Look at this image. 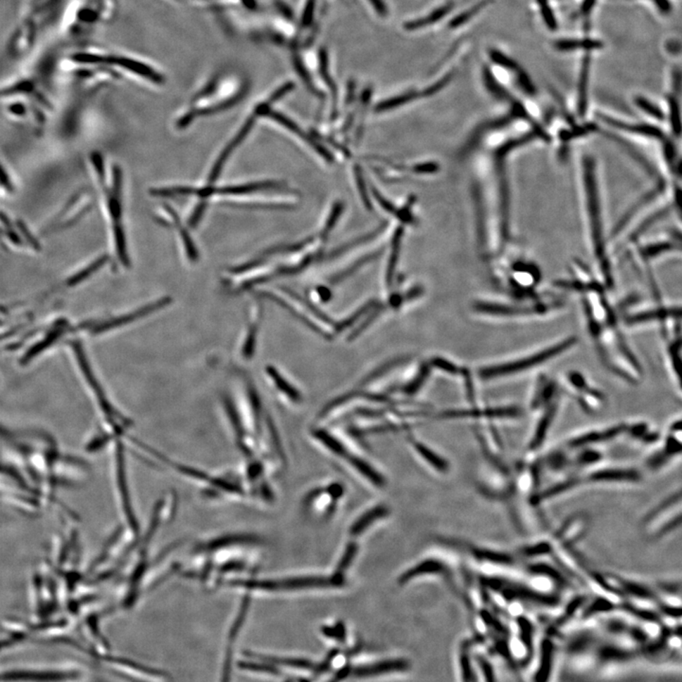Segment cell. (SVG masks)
Listing matches in <instances>:
<instances>
[{
	"instance_id": "9c48e42d",
	"label": "cell",
	"mask_w": 682,
	"mask_h": 682,
	"mask_svg": "<svg viewBox=\"0 0 682 682\" xmlns=\"http://www.w3.org/2000/svg\"><path fill=\"white\" fill-rule=\"evenodd\" d=\"M265 374H267L270 385L281 396L286 397V398L290 400L294 404H298V403H301V400H303L300 391L275 367L267 366V368L265 369Z\"/></svg>"
},
{
	"instance_id": "3957f363",
	"label": "cell",
	"mask_w": 682,
	"mask_h": 682,
	"mask_svg": "<svg viewBox=\"0 0 682 682\" xmlns=\"http://www.w3.org/2000/svg\"><path fill=\"white\" fill-rule=\"evenodd\" d=\"M577 342L576 336H567L541 350L526 353L522 357L503 361L495 365L484 367L479 371V377L484 380H495L498 378L511 377L524 374L530 370L538 368L543 364L562 355L563 353L574 348Z\"/></svg>"
},
{
	"instance_id": "8fae6325",
	"label": "cell",
	"mask_w": 682,
	"mask_h": 682,
	"mask_svg": "<svg viewBox=\"0 0 682 682\" xmlns=\"http://www.w3.org/2000/svg\"><path fill=\"white\" fill-rule=\"evenodd\" d=\"M408 668H409V664L406 661L396 659V661L380 662L375 664L369 665V667L357 668V669L349 671V674L363 678V676H377L385 673L404 671L407 670Z\"/></svg>"
},
{
	"instance_id": "2e32d148",
	"label": "cell",
	"mask_w": 682,
	"mask_h": 682,
	"mask_svg": "<svg viewBox=\"0 0 682 682\" xmlns=\"http://www.w3.org/2000/svg\"><path fill=\"white\" fill-rule=\"evenodd\" d=\"M443 569H445V567L439 561H424V562L418 564L417 566L413 567V568L405 572L401 578H400V583H406L408 581L412 580L413 578L422 574H437V572H443Z\"/></svg>"
},
{
	"instance_id": "4fadbf2b",
	"label": "cell",
	"mask_w": 682,
	"mask_h": 682,
	"mask_svg": "<svg viewBox=\"0 0 682 682\" xmlns=\"http://www.w3.org/2000/svg\"><path fill=\"white\" fill-rule=\"evenodd\" d=\"M456 6V1L452 0V1L448 2V4H446L443 5V6L438 8V9L434 11V12H432L431 15H427V18H419L416 19V20L407 22L404 26L405 29L408 30V31H415V30L424 28V27L429 26V25L434 24L435 22L439 21L441 19L445 18V16L448 15V13H450L451 11L453 10Z\"/></svg>"
},
{
	"instance_id": "5bb4252c",
	"label": "cell",
	"mask_w": 682,
	"mask_h": 682,
	"mask_svg": "<svg viewBox=\"0 0 682 682\" xmlns=\"http://www.w3.org/2000/svg\"><path fill=\"white\" fill-rule=\"evenodd\" d=\"M389 514V510L385 506H377L372 510H369L367 513L361 516L360 519L357 520L352 527L350 529L351 535L358 536L362 533L370 525L372 524L377 520L383 519Z\"/></svg>"
},
{
	"instance_id": "4316f807",
	"label": "cell",
	"mask_w": 682,
	"mask_h": 682,
	"mask_svg": "<svg viewBox=\"0 0 682 682\" xmlns=\"http://www.w3.org/2000/svg\"><path fill=\"white\" fill-rule=\"evenodd\" d=\"M358 552V545L355 543H351L348 545L346 550L342 555L341 562H339L338 566V572L336 574L342 575L343 572L349 568L351 564H352L353 558H355V555ZM343 576V575H342Z\"/></svg>"
},
{
	"instance_id": "6da1fadb",
	"label": "cell",
	"mask_w": 682,
	"mask_h": 682,
	"mask_svg": "<svg viewBox=\"0 0 682 682\" xmlns=\"http://www.w3.org/2000/svg\"><path fill=\"white\" fill-rule=\"evenodd\" d=\"M286 185L275 180H263L237 184L199 186L172 185L151 189L152 196L168 198H194L196 205L189 216L188 224L191 227L198 226L210 202L235 205L242 207L289 208V205L273 199L272 191H284Z\"/></svg>"
},
{
	"instance_id": "ac0fdd59",
	"label": "cell",
	"mask_w": 682,
	"mask_h": 682,
	"mask_svg": "<svg viewBox=\"0 0 682 682\" xmlns=\"http://www.w3.org/2000/svg\"><path fill=\"white\" fill-rule=\"evenodd\" d=\"M412 446L415 448V450L420 454L422 458L426 460L427 464L434 467L435 469L439 471V472L445 473L448 471V464L441 457L438 456L436 453L431 450L427 446L422 445L420 443L415 442V441H412Z\"/></svg>"
},
{
	"instance_id": "f1b7e54d",
	"label": "cell",
	"mask_w": 682,
	"mask_h": 682,
	"mask_svg": "<svg viewBox=\"0 0 682 682\" xmlns=\"http://www.w3.org/2000/svg\"><path fill=\"white\" fill-rule=\"evenodd\" d=\"M452 77H453V73L446 74L445 77H443L442 79H441V80L436 82V83H435L434 84H432V86L429 87H427V89H424V91L422 92L421 96H424V97H429V96L436 94L437 92H439L440 90L445 89V87L448 86L449 83H450V81L452 80Z\"/></svg>"
},
{
	"instance_id": "ba28073f",
	"label": "cell",
	"mask_w": 682,
	"mask_h": 682,
	"mask_svg": "<svg viewBox=\"0 0 682 682\" xmlns=\"http://www.w3.org/2000/svg\"><path fill=\"white\" fill-rule=\"evenodd\" d=\"M661 448L653 456L650 457L649 464L651 465L659 467V465L664 464V462L669 461L670 459L678 456L681 453V419L671 424L669 431H668L667 436L664 440V443H662Z\"/></svg>"
},
{
	"instance_id": "30bf717a",
	"label": "cell",
	"mask_w": 682,
	"mask_h": 682,
	"mask_svg": "<svg viewBox=\"0 0 682 682\" xmlns=\"http://www.w3.org/2000/svg\"><path fill=\"white\" fill-rule=\"evenodd\" d=\"M254 319L249 322L248 330L246 331V336H244L242 345H241L240 353L244 360L248 361L254 358L256 352L257 341H258L259 327H260V309L254 308Z\"/></svg>"
},
{
	"instance_id": "d6a6232c",
	"label": "cell",
	"mask_w": 682,
	"mask_h": 682,
	"mask_svg": "<svg viewBox=\"0 0 682 682\" xmlns=\"http://www.w3.org/2000/svg\"><path fill=\"white\" fill-rule=\"evenodd\" d=\"M369 1L371 2L374 10L378 13V15L381 16L388 15V8L386 6L384 2H383V0H369Z\"/></svg>"
},
{
	"instance_id": "f546056e",
	"label": "cell",
	"mask_w": 682,
	"mask_h": 682,
	"mask_svg": "<svg viewBox=\"0 0 682 682\" xmlns=\"http://www.w3.org/2000/svg\"><path fill=\"white\" fill-rule=\"evenodd\" d=\"M517 84H519V87L524 90V92L527 93L529 95L535 94V87H533L532 80L529 78L528 74H526L524 71L522 70V68L517 71Z\"/></svg>"
},
{
	"instance_id": "ffe728a7",
	"label": "cell",
	"mask_w": 682,
	"mask_h": 682,
	"mask_svg": "<svg viewBox=\"0 0 682 682\" xmlns=\"http://www.w3.org/2000/svg\"><path fill=\"white\" fill-rule=\"evenodd\" d=\"M484 84L488 89V91L494 95L495 98L500 99V100H510L512 96L509 94L507 90L504 89L503 86H500L495 78L494 74L490 70L488 67L484 68Z\"/></svg>"
},
{
	"instance_id": "d4e9b609",
	"label": "cell",
	"mask_w": 682,
	"mask_h": 682,
	"mask_svg": "<svg viewBox=\"0 0 682 682\" xmlns=\"http://www.w3.org/2000/svg\"><path fill=\"white\" fill-rule=\"evenodd\" d=\"M635 102H636L638 108H639L640 110L645 112V113L649 115V116L654 118V119L656 120L664 119V112L661 110V108H659L658 106L654 105V103H651L650 101H648V99L643 97H637Z\"/></svg>"
},
{
	"instance_id": "7c38bea8",
	"label": "cell",
	"mask_w": 682,
	"mask_h": 682,
	"mask_svg": "<svg viewBox=\"0 0 682 682\" xmlns=\"http://www.w3.org/2000/svg\"><path fill=\"white\" fill-rule=\"evenodd\" d=\"M591 57L587 54L581 65L579 84H578V111L581 116L586 114L588 108V90L590 82Z\"/></svg>"
},
{
	"instance_id": "52a82bcc",
	"label": "cell",
	"mask_w": 682,
	"mask_h": 682,
	"mask_svg": "<svg viewBox=\"0 0 682 682\" xmlns=\"http://www.w3.org/2000/svg\"><path fill=\"white\" fill-rule=\"evenodd\" d=\"M80 675L70 669H22L7 671L0 676L2 681H67Z\"/></svg>"
},
{
	"instance_id": "8992f818",
	"label": "cell",
	"mask_w": 682,
	"mask_h": 682,
	"mask_svg": "<svg viewBox=\"0 0 682 682\" xmlns=\"http://www.w3.org/2000/svg\"><path fill=\"white\" fill-rule=\"evenodd\" d=\"M629 424H618L615 426L604 427V429H596L585 432V434L577 435L565 443L564 448L566 450L572 449H582L587 448H595L602 443L610 442L617 439V438L626 435Z\"/></svg>"
},
{
	"instance_id": "7402d4cb",
	"label": "cell",
	"mask_w": 682,
	"mask_h": 682,
	"mask_svg": "<svg viewBox=\"0 0 682 682\" xmlns=\"http://www.w3.org/2000/svg\"><path fill=\"white\" fill-rule=\"evenodd\" d=\"M493 0H481V1H479V4H476V5H474L473 7H471L470 9L465 11V12L462 13L461 15H459L458 16H456V18L452 19L450 23L448 25L449 29L458 28V27L462 26V25L467 23L468 20H470L471 18H474V15H476V13H479L481 10H484V8L488 6V5L491 4Z\"/></svg>"
},
{
	"instance_id": "d6986e66",
	"label": "cell",
	"mask_w": 682,
	"mask_h": 682,
	"mask_svg": "<svg viewBox=\"0 0 682 682\" xmlns=\"http://www.w3.org/2000/svg\"><path fill=\"white\" fill-rule=\"evenodd\" d=\"M320 75H322L323 81L325 82L326 84H327L328 87H329L331 92H332L334 100L333 116L334 115L336 116V113H338V111H336V103H338V90H336L335 82L333 81V79L331 78L330 76L329 68H328V54L327 51H326L324 49H320Z\"/></svg>"
},
{
	"instance_id": "44dd1931",
	"label": "cell",
	"mask_w": 682,
	"mask_h": 682,
	"mask_svg": "<svg viewBox=\"0 0 682 682\" xmlns=\"http://www.w3.org/2000/svg\"><path fill=\"white\" fill-rule=\"evenodd\" d=\"M420 96L421 93L416 91L407 92L405 94L396 96V97L389 99V100L383 101V102L378 103L377 108H375V111L384 112L391 110V109L396 108L400 106L405 105V103L412 102V101L416 100Z\"/></svg>"
},
{
	"instance_id": "836d02e7",
	"label": "cell",
	"mask_w": 682,
	"mask_h": 682,
	"mask_svg": "<svg viewBox=\"0 0 682 682\" xmlns=\"http://www.w3.org/2000/svg\"><path fill=\"white\" fill-rule=\"evenodd\" d=\"M653 1L655 5L658 7V9L662 13H669L671 11V4L668 0H651Z\"/></svg>"
},
{
	"instance_id": "1f68e13d",
	"label": "cell",
	"mask_w": 682,
	"mask_h": 682,
	"mask_svg": "<svg viewBox=\"0 0 682 682\" xmlns=\"http://www.w3.org/2000/svg\"><path fill=\"white\" fill-rule=\"evenodd\" d=\"M432 364H434V366L438 367V368L445 370V371L452 372V374H457V372H459V369L457 368L456 366L453 365V364L448 362V361L435 360Z\"/></svg>"
},
{
	"instance_id": "7a4b0ae2",
	"label": "cell",
	"mask_w": 682,
	"mask_h": 682,
	"mask_svg": "<svg viewBox=\"0 0 682 682\" xmlns=\"http://www.w3.org/2000/svg\"><path fill=\"white\" fill-rule=\"evenodd\" d=\"M93 160L95 161L99 179L102 185L106 217L108 219L109 229H110L116 259L122 267L127 268L130 265V258L128 256L125 232L123 229L122 174L119 167L113 166L110 182H106L102 158L99 156Z\"/></svg>"
},
{
	"instance_id": "4dcf8cb0",
	"label": "cell",
	"mask_w": 682,
	"mask_h": 682,
	"mask_svg": "<svg viewBox=\"0 0 682 682\" xmlns=\"http://www.w3.org/2000/svg\"><path fill=\"white\" fill-rule=\"evenodd\" d=\"M314 10L315 0H309L308 4H306L305 13H303V24L305 25V26H308V25L310 24L312 18H313Z\"/></svg>"
},
{
	"instance_id": "e0dca14e",
	"label": "cell",
	"mask_w": 682,
	"mask_h": 682,
	"mask_svg": "<svg viewBox=\"0 0 682 682\" xmlns=\"http://www.w3.org/2000/svg\"><path fill=\"white\" fill-rule=\"evenodd\" d=\"M348 460H349L350 464L353 465L361 474L365 476L367 479H369L371 483L374 484L375 486L382 487L385 484V479L383 478L379 473L371 467V465L367 464L365 461L357 457L347 456Z\"/></svg>"
},
{
	"instance_id": "5b68a950",
	"label": "cell",
	"mask_w": 682,
	"mask_h": 682,
	"mask_svg": "<svg viewBox=\"0 0 682 682\" xmlns=\"http://www.w3.org/2000/svg\"><path fill=\"white\" fill-rule=\"evenodd\" d=\"M564 390L569 393L585 412H599L605 405L604 394L598 389L594 388L580 372H569L566 374Z\"/></svg>"
},
{
	"instance_id": "9a60e30c",
	"label": "cell",
	"mask_w": 682,
	"mask_h": 682,
	"mask_svg": "<svg viewBox=\"0 0 682 682\" xmlns=\"http://www.w3.org/2000/svg\"><path fill=\"white\" fill-rule=\"evenodd\" d=\"M604 44L600 40L585 38V39H562L555 43V48L560 51H574L584 49L590 51L594 49H601Z\"/></svg>"
},
{
	"instance_id": "83f0119b",
	"label": "cell",
	"mask_w": 682,
	"mask_h": 682,
	"mask_svg": "<svg viewBox=\"0 0 682 682\" xmlns=\"http://www.w3.org/2000/svg\"><path fill=\"white\" fill-rule=\"evenodd\" d=\"M670 122L674 132H681V115H679V105L676 97L669 98Z\"/></svg>"
},
{
	"instance_id": "cb8c5ba5",
	"label": "cell",
	"mask_w": 682,
	"mask_h": 682,
	"mask_svg": "<svg viewBox=\"0 0 682 682\" xmlns=\"http://www.w3.org/2000/svg\"><path fill=\"white\" fill-rule=\"evenodd\" d=\"M490 59L495 65H500V67L505 68V70L514 71L517 72V70H520L519 64L514 60L510 58V57L506 56L501 51H498V49H491L489 51Z\"/></svg>"
},
{
	"instance_id": "603a6c76",
	"label": "cell",
	"mask_w": 682,
	"mask_h": 682,
	"mask_svg": "<svg viewBox=\"0 0 682 682\" xmlns=\"http://www.w3.org/2000/svg\"><path fill=\"white\" fill-rule=\"evenodd\" d=\"M314 436L315 438H317V439L319 440L323 446H325L326 448L329 449V450L334 452V453L339 455V456H348L346 451H345V449L343 446L341 445V443L338 442L335 438H333L331 436V435L328 434L327 432L317 429V431H314Z\"/></svg>"
},
{
	"instance_id": "277c9868",
	"label": "cell",
	"mask_w": 682,
	"mask_h": 682,
	"mask_svg": "<svg viewBox=\"0 0 682 682\" xmlns=\"http://www.w3.org/2000/svg\"><path fill=\"white\" fill-rule=\"evenodd\" d=\"M155 215L160 224L169 227L174 232L186 261L189 264H196L198 262V248L191 236L189 227L183 223L177 210L169 206V204H161V206L156 210Z\"/></svg>"
},
{
	"instance_id": "484cf974",
	"label": "cell",
	"mask_w": 682,
	"mask_h": 682,
	"mask_svg": "<svg viewBox=\"0 0 682 682\" xmlns=\"http://www.w3.org/2000/svg\"><path fill=\"white\" fill-rule=\"evenodd\" d=\"M536 1H538L539 8H541L542 18H543L545 24L547 25L548 28L550 30H557V18H555V13H553L552 8H550L549 1H548V0H536Z\"/></svg>"
}]
</instances>
